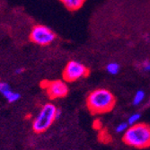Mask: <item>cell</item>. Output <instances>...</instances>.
<instances>
[{
    "mask_svg": "<svg viewBox=\"0 0 150 150\" xmlns=\"http://www.w3.org/2000/svg\"><path fill=\"white\" fill-rule=\"evenodd\" d=\"M139 67L145 71H150V61L149 60H146L144 62H142Z\"/></svg>",
    "mask_w": 150,
    "mask_h": 150,
    "instance_id": "cell-13",
    "label": "cell"
},
{
    "mask_svg": "<svg viewBox=\"0 0 150 150\" xmlns=\"http://www.w3.org/2000/svg\"><path fill=\"white\" fill-rule=\"evenodd\" d=\"M89 70L87 67L78 61L72 60L67 64L63 71V77L67 82H75L80 78L87 76Z\"/></svg>",
    "mask_w": 150,
    "mask_h": 150,
    "instance_id": "cell-5",
    "label": "cell"
},
{
    "mask_svg": "<svg viewBox=\"0 0 150 150\" xmlns=\"http://www.w3.org/2000/svg\"><path fill=\"white\" fill-rule=\"evenodd\" d=\"M55 38V33L44 25L34 26L30 34V39L32 40V42L40 46H47L52 43Z\"/></svg>",
    "mask_w": 150,
    "mask_h": 150,
    "instance_id": "cell-4",
    "label": "cell"
},
{
    "mask_svg": "<svg viewBox=\"0 0 150 150\" xmlns=\"http://www.w3.org/2000/svg\"><path fill=\"white\" fill-rule=\"evenodd\" d=\"M23 69H22V67H20V69H17L16 70V74H21V73H23Z\"/></svg>",
    "mask_w": 150,
    "mask_h": 150,
    "instance_id": "cell-15",
    "label": "cell"
},
{
    "mask_svg": "<svg viewBox=\"0 0 150 150\" xmlns=\"http://www.w3.org/2000/svg\"><path fill=\"white\" fill-rule=\"evenodd\" d=\"M145 96H146V94H145V92L143 90H139L136 92L135 95H134V97H133V101H132V104L134 106H138L145 99Z\"/></svg>",
    "mask_w": 150,
    "mask_h": 150,
    "instance_id": "cell-9",
    "label": "cell"
},
{
    "mask_svg": "<svg viewBox=\"0 0 150 150\" xmlns=\"http://www.w3.org/2000/svg\"><path fill=\"white\" fill-rule=\"evenodd\" d=\"M61 112L52 103H47L37 114L33 121V129L37 133L46 131L56 120L59 119Z\"/></svg>",
    "mask_w": 150,
    "mask_h": 150,
    "instance_id": "cell-3",
    "label": "cell"
},
{
    "mask_svg": "<svg viewBox=\"0 0 150 150\" xmlns=\"http://www.w3.org/2000/svg\"><path fill=\"white\" fill-rule=\"evenodd\" d=\"M106 70L109 74L111 75H116L120 71V65L116 62H112L109 63L106 66Z\"/></svg>",
    "mask_w": 150,
    "mask_h": 150,
    "instance_id": "cell-10",
    "label": "cell"
},
{
    "mask_svg": "<svg viewBox=\"0 0 150 150\" xmlns=\"http://www.w3.org/2000/svg\"><path fill=\"white\" fill-rule=\"evenodd\" d=\"M42 86L47 91L49 97L51 99L63 98L69 93V86L62 80L55 81H44Z\"/></svg>",
    "mask_w": 150,
    "mask_h": 150,
    "instance_id": "cell-6",
    "label": "cell"
},
{
    "mask_svg": "<svg viewBox=\"0 0 150 150\" xmlns=\"http://www.w3.org/2000/svg\"><path fill=\"white\" fill-rule=\"evenodd\" d=\"M129 128V123L128 122H121V123L118 124L115 130L118 133H124Z\"/></svg>",
    "mask_w": 150,
    "mask_h": 150,
    "instance_id": "cell-12",
    "label": "cell"
},
{
    "mask_svg": "<svg viewBox=\"0 0 150 150\" xmlns=\"http://www.w3.org/2000/svg\"><path fill=\"white\" fill-rule=\"evenodd\" d=\"M122 139L128 146L136 148H146L150 146V126L145 123L130 125L124 132Z\"/></svg>",
    "mask_w": 150,
    "mask_h": 150,
    "instance_id": "cell-2",
    "label": "cell"
},
{
    "mask_svg": "<svg viewBox=\"0 0 150 150\" xmlns=\"http://www.w3.org/2000/svg\"><path fill=\"white\" fill-rule=\"evenodd\" d=\"M139 120H140V114L138 113V112H136V113L131 114L129 117V119H128V123H129V125H133V124L138 123Z\"/></svg>",
    "mask_w": 150,
    "mask_h": 150,
    "instance_id": "cell-11",
    "label": "cell"
},
{
    "mask_svg": "<svg viewBox=\"0 0 150 150\" xmlns=\"http://www.w3.org/2000/svg\"><path fill=\"white\" fill-rule=\"evenodd\" d=\"M60 1L67 9L76 11L82 7L86 0H60Z\"/></svg>",
    "mask_w": 150,
    "mask_h": 150,
    "instance_id": "cell-8",
    "label": "cell"
},
{
    "mask_svg": "<svg viewBox=\"0 0 150 150\" xmlns=\"http://www.w3.org/2000/svg\"><path fill=\"white\" fill-rule=\"evenodd\" d=\"M0 93L9 103H15L20 99V94L17 92L13 91L10 86L4 81H0Z\"/></svg>",
    "mask_w": 150,
    "mask_h": 150,
    "instance_id": "cell-7",
    "label": "cell"
},
{
    "mask_svg": "<svg viewBox=\"0 0 150 150\" xmlns=\"http://www.w3.org/2000/svg\"><path fill=\"white\" fill-rule=\"evenodd\" d=\"M144 40H146V42H150V36L148 34H145L144 35Z\"/></svg>",
    "mask_w": 150,
    "mask_h": 150,
    "instance_id": "cell-14",
    "label": "cell"
},
{
    "mask_svg": "<svg viewBox=\"0 0 150 150\" xmlns=\"http://www.w3.org/2000/svg\"><path fill=\"white\" fill-rule=\"evenodd\" d=\"M115 97L106 89L93 91L87 97V107L93 114H101L111 112L115 105Z\"/></svg>",
    "mask_w": 150,
    "mask_h": 150,
    "instance_id": "cell-1",
    "label": "cell"
}]
</instances>
